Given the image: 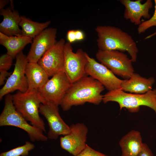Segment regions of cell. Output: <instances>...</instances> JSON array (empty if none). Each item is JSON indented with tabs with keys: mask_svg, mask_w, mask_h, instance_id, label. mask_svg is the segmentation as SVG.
<instances>
[{
	"mask_svg": "<svg viewBox=\"0 0 156 156\" xmlns=\"http://www.w3.org/2000/svg\"><path fill=\"white\" fill-rule=\"evenodd\" d=\"M105 88L98 81L86 75L71 84L60 105L63 110L67 111L73 106L87 102L98 105L102 101L101 93Z\"/></svg>",
	"mask_w": 156,
	"mask_h": 156,
	"instance_id": "obj_1",
	"label": "cell"
},
{
	"mask_svg": "<svg viewBox=\"0 0 156 156\" xmlns=\"http://www.w3.org/2000/svg\"><path fill=\"white\" fill-rule=\"evenodd\" d=\"M95 30L99 49L127 52L132 62L136 61L138 49L131 36L120 28L109 25H99Z\"/></svg>",
	"mask_w": 156,
	"mask_h": 156,
	"instance_id": "obj_2",
	"label": "cell"
},
{
	"mask_svg": "<svg viewBox=\"0 0 156 156\" xmlns=\"http://www.w3.org/2000/svg\"><path fill=\"white\" fill-rule=\"evenodd\" d=\"M12 96L17 111L31 125L45 132V123L39 114L40 105L45 102L38 91H18Z\"/></svg>",
	"mask_w": 156,
	"mask_h": 156,
	"instance_id": "obj_3",
	"label": "cell"
},
{
	"mask_svg": "<svg viewBox=\"0 0 156 156\" xmlns=\"http://www.w3.org/2000/svg\"><path fill=\"white\" fill-rule=\"evenodd\" d=\"M102 101L104 103L116 102L120 110L125 108L131 112H138L141 106H146L156 114V93L152 90L143 94L127 93L121 89L108 91L103 95Z\"/></svg>",
	"mask_w": 156,
	"mask_h": 156,
	"instance_id": "obj_4",
	"label": "cell"
},
{
	"mask_svg": "<svg viewBox=\"0 0 156 156\" xmlns=\"http://www.w3.org/2000/svg\"><path fill=\"white\" fill-rule=\"evenodd\" d=\"M12 126L26 131L30 140L46 141L48 137L40 129L30 125L16 109L12 102V95L7 94L5 98L3 109L0 115V126Z\"/></svg>",
	"mask_w": 156,
	"mask_h": 156,
	"instance_id": "obj_5",
	"label": "cell"
},
{
	"mask_svg": "<svg viewBox=\"0 0 156 156\" xmlns=\"http://www.w3.org/2000/svg\"><path fill=\"white\" fill-rule=\"evenodd\" d=\"M97 60L114 74L125 79L130 78L134 73L131 59L118 50L103 51L99 49L96 54Z\"/></svg>",
	"mask_w": 156,
	"mask_h": 156,
	"instance_id": "obj_6",
	"label": "cell"
},
{
	"mask_svg": "<svg viewBox=\"0 0 156 156\" xmlns=\"http://www.w3.org/2000/svg\"><path fill=\"white\" fill-rule=\"evenodd\" d=\"M71 84L64 70H62L49 79L38 92L45 102L58 106Z\"/></svg>",
	"mask_w": 156,
	"mask_h": 156,
	"instance_id": "obj_7",
	"label": "cell"
},
{
	"mask_svg": "<svg viewBox=\"0 0 156 156\" xmlns=\"http://www.w3.org/2000/svg\"><path fill=\"white\" fill-rule=\"evenodd\" d=\"M64 71L72 83L87 75L85 68L87 62V53L80 48L73 51L71 44L65 43L64 47Z\"/></svg>",
	"mask_w": 156,
	"mask_h": 156,
	"instance_id": "obj_8",
	"label": "cell"
},
{
	"mask_svg": "<svg viewBox=\"0 0 156 156\" xmlns=\"http://www.w3.org/2000/svg\"><path fill=\"white\" fill-rule=\"evenodd\" d=\"M86 55L88 61L85 70L87 75L98 81L108 91L121 89L124 80L118 78L110 70L90 57L87 53Z\"/></svg>",
	"mask_w": 156,
	"mask_h": 156,
	"instance_id": "obj_9",
	"label": "cell"
},
{
	"mask_svg": "<svg viewBox=\"0 0 156 156\" xmlns=\"http://www.w3.org/2000/svg\"><path fill=\"white\" fill-rule=\"evenodd\" d=\"M16 62L13 73L0 90V99L16 90L25 92L27 90L28 83L25 74V69L28 62L27 56L22 51L16 57Z\"/></svg>",
	"mask_w": 156,
	"mask_h": 156,
	"instance_id": "obj_10",
	"label": "cell"
},
{
	"mask_svg": "<svg viewBox=\"0 0 156 156\" xmlns=\"http://www.w3.org/2000/svg\"><path fill=\"white\" fill-rule=\"evenodd\" d=\"M39 111L48 123L49 127L47 134L48 138L55 140L60 135H65L69 133L70 127L61 117L58 106L49 102H45L40 105Z\"/></svg>",
	"mask_w": 156,
	"mask_h": 156,
	"instance_id": "obj_11",
	"label": "cell"
},
{
	"mask_svg": "<svg viewBox=\"0 0 156 156\" xmlns=\"http://www.w3.org/2000/svg\"><path fill=\"white\" fill-rule=\"evenodd\" d=\"M67 134L60 138L61 147L74 156L78 154L86 147L88 129L83 123L71 125Z\"/></svg>",
	"mask_w": 156,
	"mask_h": 156,
	"instance_id": "obj_12",
	"label": "cell"
},
{
	"mask_svg": "<svg viewBox=\"0 0 156 156\" xmlns=\"http://www.w3.org/2000/svg\"><path fill=\"white\" fill-rule=\"evenodd\" d=\"M65 43L64 39H60L37 62L44 70L49 77L64 70V47Z\"/></svg>",
	"mask_w": 156,
	"mask_h": 156,
	"instance_id": "obj_13",
	"label": "cell"
},
{
	"mask_svg": "<svg viewBox=\"0 0 156 156\" xmlns=\"http://www.w3.org/2000/svg\"><path fill=\"white\" fill-rule=\"evenodd\" d=\"M57 29L47 28L33 39L27 56L28 62L37 63L40 59L56 43Z\"/></svg>",
	"mask_w": 156,
	"mask_h": 156,
	"instance_id": "obj_14",
	"label": "cell"
},
{
	"mask_svg": "<svg viewBox=\"0 0 156 156\" xmlns=\"http://www.w3.org/2000/svg\"><path fill=\"white\" fill-rule=\"evenodd\" d=\"M142 1L141 0L120 1L125 7L124 18L137 25H139L141 23L142 17L148 19L151 17L149 11L153 6L152 1L147 0L143 3H141Z\"/></svg>",
	"mask_w": 156,
	"mask_h": 156,
	"instance_id": "obj_15",
	"label": "cell"
},
{
	"mask_svg": "<svg viewBox=\"0 0 156 156\" xmlns=\"http://www.w3.org/2000/svg\"><path fill=\"white\" fill-rule=\"evenodd\" d=\"M11 7L0 10L3 18L0 24V32L8 36H22L19 28L21 16L18 12Z\"/></svg>",
	"mask_w": 156,
	"mask_h": 156,
	"instance_id": "obj_16",
	"label": "cell"
},
{
	"mask_svg": "<svg viewBox=\"0 0 156 156\" xmlns=\"http://www.w3.org/2000/svg\"><path fill=\"white\" fill-rule=\"evenodd\" d=\"M25 74L28 86L27 92L38 91L49 80V77L38 63L27 62Z\"/></svg>",
	"mask_w": 156,
	"mask_h": 156,
	"instance_id": "obj_17",
	"label": "cell"
},
{
	"mask_svg": "<svg viewBox=\"0 0 156 156\" xmlns=\"http://www.w3.org/2000/svg\"><path fill=\"white\" fill-rule=\"evenodd\" d=\"M155 81L153 77L146 78L134 72L129 79L124 80L121 89L125 92L143 94L152 90Z\"/></svg>",
	"mask_w": 156,
	"mask_h": 156,
	"instance_id": "obj_18",
	"label": "cell"
},
{
	"mask_svg": "<svg viewBox=\"0 0 156 156\" xmlns=\"http://www.w3.org/2000/svg\"><path fill=\"white\" fill-rule=\"evenodd\" d=\"M143 143L140 133L132 130L124 136L120 140L119 144L121 156H138L142 148Z\"/></svg>",
	"mask_w": 156,
	"mask_h": 156,
	"instance_id": "obj_19",
	"label": "cell"
},
{
	"mask_svg": "<svg viewBox=\"0 0 156 156\" xmlns=\"http://www.w3.org/2000/svg\"><path fill=\"white\" fill-rule=\"evenodd\" d=\"M33 39L23 36H8L0 32V44L7 50V53L13 59L27 44H31Z\"/></svg>",
	"mask_w": 156,
	"mask_h": 156,
	"instance_id": "obj_20",
	"label": "cell"
},
{
	"mask_svg": "<svg viewBox=\"0 0 156 156\" xmlns=\"http://www.w3.org/2000/svg\"><path fill=\"white\" fill-rule=\"evenodd\" d=\"M51 22L49 21L43 23L32 21L25 16H21L19 26L21 28L22 36L32 39L47 28Z\"/></svg>",
	"mask_w": 156,
	"mask_h": 156,
	"instance_id": "obj_21",
	"label": "cell"
},
{
	"mask_svg": "<svg viewBox=\"0 0 156 156\" xmlns=\"http://www.w3.org/2000/svg\"><path fill=\"white\" fill-rule=\"evenodd\" d=\"M14 59L7 53L1 55L0 57V85L4 83L6 77L11 74L8 70L11 67Z\"/></svg>",
	"mask_w": 156,
	"mask_h": 156,
	"instance_id": "obj_22",
	"label": "cell"
},
{
	"mask_svg": "<svg viewBox=\"0 0 156 156\" xmlns=\"http://www.w3.org/2000/svg\"><path fill=\"white\" fill-rule=\"evenodd\" d=\"M35 148L34 145L29 141L23 145L1 153L0 156H27L29 152Z\"/></svg>",
	"mask_w": 156,
	"mask_h": 156,
	"instance_id": "obj_23",
	"label": "cell"
},
{
	"mask_svg": "<svg viewBox=\"0 0 156 156\" xmlns=\"http://www.w3.org/2000/svg\"><path fill=\"white\" fill-rule=\"evenodd\" d=\"M155 10L153 15L150 19L143 22L138 25V31L140 34L145 32L149 28L153 27H156V0H154Z\"/></svg>",
	"mask_w": 156,
	"mask_h": 156,
	"instance_id": "obj_24",
	"label": "cell"
},
{
	"mask_svg": "<svg viewBox=\"0 0 156 156\" xmlns=\"http://www.w3.org/2000/svg\"><path fill=\"white\" fill-rule=\"evenodd\" d=\"M75 156H109L97 151L87 144L84 149Z\"/></svg>",
	"mask_w": 156,
	"mask_h": 156,
	"instance_id": "obj_25",
	"label": "cell"
},
{
	"mask_svg": "<svg viewBox=\"0 0 156 156\" xmlns=\"http://www.w3.org/2000/svg\"><path fill=\"white\" fill-rule=\"evenodd\" d=\"M138 156H155L148 145L143 143L141 151Z\"/></svg>",
	"mask_w": 156,
	"mask_h": 156,
	"instance_id": "obj_26",
	"label": "cell"
},
{
	"mask_svg": "<svg viewBox=\"0 0 156 156\" xmlns=\"http://www.w3.org/2000/svg\"><path fill=\"white\" fill-rule=\"evenodd\" d=\"M66 38L68 42L71 44L76 41L75 30H68L67 33Z\"/></svg>",
	"mask_w": 156,
	"mask_h": 156,
	"instance_id": "obj_27",
	"label": "cell"
},
{
	"mask_svg": "<svg viewBox=\"0 0 156 156\" xmlns=\"http://www.w3.org/2000/svg\"><path fill=\"white\" fill-rule=\"evenodd\" d=\"M76 39V41L83 40L85 36L83 31L81 30H75Z\"/></svg>",
	"mask_w": 156,
	"mask_h": 156,
	"instance_id": "obj_28",
	"label": "cell"
},
{
	"mask_svg": "<svg viewBox=\"0 0 156 156\" xmlns=\"http://www.w3.org/2000/svg\"><path fill=\"white\" fill-rule=\"evenodd\" d=\"M10 2V0H0V10L4 9L5 6Z\"/></svg>",
	"mask_w": 156,
	"mask_h": 156,
	"instance_id": "obj_29",
	"label": "cell"
},
{
	"mask_svg": "<svg viewBox=\"0 0 156 156\" xmlns=\"http://www.w3.org/2000/svg\"><path fill=\"white\" fill-rule=\"evenodd\" d=\"M155 35H156V30L154 33L147 36L144 39H149Z\"/></svg>",
	"mask_w": 156,
	"mask_h": 156,
	"instance_id": "obj_30",
	"label": "cell"
},
{
	"mask_svg": "<svg viewBox=\"0 0 156 156\" xmlns=\"http://www.w3.org/2000/svg\"><path fill=\"white\" fill-rule=\"evenodd\" d=\"M153 90H154V91L155 92H156V88H155Z\"/></svg>",
	"mask_w": 156,
	"mask_h": 156,
	"instance_id": "obj_31",
	"label": "cell"
}]
</instances>
